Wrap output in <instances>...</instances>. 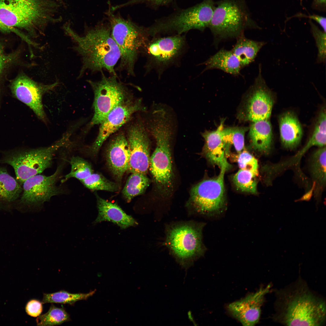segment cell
<instances>
[{
    "mask_svg": "<svg viewBox=\"0 0 326 326\" xmlns=\"http://www.w3.org/2000/svg\"><path fill=\"white\" fill-rule=\"evenodd\" d=\"M59 10L56 0H0V20L11 28L40 34L59 21Z\"/></svg>",
    "mask_w": 326,
    "mask_h": 326,
    "instance_id": "cell-2",
    "label": "cell"
},
{
    "mask_svg": "<svg viewBox=\"0 0 326 326\" xmlns=\"http://www.w3.org/2000/svg\"><path fill=\"white\" fill-rule=\"evenodd\" d=\"M248 130L246 127H229L223 129L222 135L227 149L229 146L233 145L237 152L239 153L244 148V137Z\"/></svg>",
    "mask_w": 326,
    "mask_h": 326,
    "instance_id": "cell-33",
    "label": "cell"
},
{
    "mask_svg": "<svg viewBox=\"0 0 326 326\" xmlns=\"http://www.w3.org/2000/svg\"><path fill=\"white\" fill-rule=\"evenodd\" d=\"M311 174L316 183V193L321 190L326 183V147H320L315 151L311 159Z\"/></svg>",
    "mask_w": 326,
    "mask_h": 326,
    "instance_id": "cell-27",
    "label": "cell"
},
{
    "mask_svg": "<svg viewBox=\"0 0 326 326\" xmlns=\"http://www.w3.org/2000/svg\"><path fill=\"white\" fill-rule=\"evenodd\" d=\"M209 27L217 42L228 38H238L248 28H259L251 19L242 0L218 2Z\"/></svg>",
    "mask_w": 326,
    "mask_h": 326,
    "instance_id": "cell-5",
    "label": "cell"
},
{
    "mask_svg": "<svg viewBox=\"0 0 326 326\" xmlns=\"http://www.w3.org/2000/svg\"><path fill=\"white\" fill-rule=\"evenodd\" d=\"M69 162L71 166V170L61 181L62 183L72 177L81 181L93 173L90 165L82 158L73 156L71 158Z\"/></svg>",
    "mask_w": 326,
    "mask_h": 326,
    "instance_id": "cell-34",
    "label": "cell"
},
{
    "mask_svg": "<svg viewBox=\"0 0 326 326\" xmlns=\"http://www.w3.org/2000/svg\"><path fill=\"white\" fill-rule=\"evenodd\" d=\"M150 180L146 174L132 173L128 178L122 190L123 196L127 202L142 194L149 186Z\"/></svg>",
    "mask_w": 326,
    "mask_h": 326,
    "instance_id": "cell-28",
    "label": "cell"
},
{
    "mask_svg": "<svg viewBox=\"0 0 326 326\" xmlns=\"http://www.w3.org/2000/svg\"><path fill=\"white\" fill-rule=\"evenodd\" d=\"M312 8L319 12H325L326 0H313L311 5Z\"/></svg>",
    "mask_w": 326,
    "mask_h": 326,
    "instance_id": "cell-41",
    "label": "cell"
},
{
    "mask_svg": "<svg viewBox=\"0 0 326 326\" xmlns=\"http://www.w3.org/2000/svg\"><path fill=\"white\" fill-rule=\"evenodd\" d=\"M6 58L0 49V75L5 68L6 63Z\"/></svg>",
    "mask_w": 326,
    "mask_h": 326,
    "instance_id": "cell-43",
    "label": "cell"
},
{
    "mask_svg": "<svg viewBox=\"0 0 326 326\" xmlns=\"http://www.w3.org/2000/svg\"><path fill=\"white\" fill-rule=\"evenodd\" d=\"M95 289L87 293H71L62 290L52 293H44L42 301L43 304L59 303L73 305L76 302L86 300L95 292Z\"/></svg>",
    "mask_w": 326,
    "mask_h": 326,
    "instance_id": "cell-29",
    "label": "cell"
},
{
    "mask_svg": "<svg viewBox=\"0 0 326 326\" xmlns=\"http://www.w3.org/2000/svg\"><path fill=\"white\" fill-rule=\"evenodd\" d=\"M216 177L204 180L193 186L190 202L194 210L201 214L213 215L222 212L225 205L224 178L228 168H220Z\"/></svg>",
    "mask_w": 326,
    "mask_h": 326,
    "instance_id": "cell-11",
    "label": "cell"
},
{
    "mask_svg": "<svg viewBox=\"0 0 326 326\" xmlns=\"http://www.w3.org/2000/svg\"><path fill=\"white\" fill-rule=\"evenodd\" d=\"M232 51L238 59L241 68L252 62L261 48L265 44L263 41H257L245 37L243 34L237 38Z\"/></svg>",
    "mask_w": 326,
    "mask_h": 326,
    "instance_id": "cell-25",
    "label": "cell"
},
{
    "mask_svg": "<svg viewBox=\"0 0 326 326\" xmlns=\"http://www.w3.org/2000/svg\"><path fill=\"white\" fill-rule=\"evenodd\" d=\"M204 71L217 69L234 75H239L241 68L240 62L231 50L222 49L203 63Z\"/></svg>",
    "mask_w": 326,
    "mask_h": 326,
    "instance_id": "cell-24",
    "label": "cell"
},
{
    "mask_svg": "<svg viewBox=\"0 0 326 326\" xmlns=\"http://www.w3.org/2000/svg\"><path fill=\"white\" fill-rule=\"evenodd\" d=\"M61 170L60 166L50 176L38 174L26 180L23 184L20 204L29 209L39 210L45 202L60 194L62 190L56 184Z\"/></svg>",
    "mask_w": 326,
    "mask_h": 326,
    "instance_id": "cell-13",
    "label": "cell"
},
{
    "mask_svg": "<svg viewBox=\"0 0 326 326\" xmlns=\"http://www.w3.org/2000/svg\"><path fill=\"white\" fill-rule=\"evenodd\" d=\"M308 22L311 26V31L315 40L318 53L317 62L325 63L326 58V32L320 30L311 19Z\"/></svg>",
    "mask_w": 326,
    "mask_h": 326,
    "instance_id": "cell-36",
    "label": "cell"
},
{
    "mask_svg": "<svg viewBox=\"0 0 326 326\" xmlns=\"http://www.w3.org/2000/svg\"><path fill=\"white\" fill-rule=\"evenodd\" d=\"M62 5L64 4L63 0H56Z\"/></svg>",
    "mask_w": 326,
    "mask_h": 326,
    "instance_id": "cell-44",
    "label": "cell"
},
{
    "mask_svg": "<svg viewBox=\"0 0 326 326\" xmlns=\"http://www.w3.org/2000/svg\"><path fill=\"white\" fill-rule=\"evenodd\" d=\"M186 45L185 39L181 35L149 38L141 52L147 58V70L155 69L161 73L181 56Z\"/></svg>",
    "mask_w": 326,
    "mask_h": 326,
    "instance_id": "cell-12",
    "label": "cell"
},
{
    "mask_svg": "<svg viewBox=\"0 0 326 326\" xmlns=\"http://www.w3.org/2000/svg\"><path fill=\"white\" fill-rule=\"evenodd\" d=\"M42 303L39 301L33 299L30 300L25 306V311L29 315L33 317H37L43 311Z\"/></svg>",
    "mask_w": 326,
    "mask_h": 326,
    "instance_id": "cell-39",
    "label": "cell"
},
{
    "mask_svg": "<svg viewBox=\"0 0 326 326\" xmlns=\"http://www.w3.org/2000/svg\"><path fill=\"white\" fill-rule=\"evenodd\" d=\"M270 286L261 287L256 292L231 303L228 306V310L243 325H255L259 321L264 296L269 292Z\"/></svg>",
    "mask_w": 326,
    "mask_h": 326,
    "instance_id": "cell-18",
    "label": "cell"
},
{
    "mask_svg": "<svg viewBox=\"0 0 326 326\" xmlns=\"http://www.w3.org/2000/svg\"><path fill=\"white\" fill-rule=\"evenodd\" d=\"M261 68L239 114L240 118L245 120L254 122L268 120L271 114L273 96L262 76Z\"/></svg>",
    "mask_w": 326,
    "mask_h": 326,
    "instance_id": "cell-14",
    "label": "cell"
},
{
    "mask_svg": "<svg viewBox=\"0 0 326 326\" xmlns=\"http://www.w3.org/2000/svg\"><path fill=\"white\" fill-rule=\"evenodd\" d=\"M0 30L5 32H13L21 36L22 33L18 30H14L9 28L4 25L0 20Z\"/></svg>",
    "mask_w": 326,
    "mask_h": 326,
    "instance_id": "cell-42",
    "label": "cell"
},
{
    "mask_svg": "<svg viewBox=\"0 0 326 326\" xmlns=\"http://www.w3.org/2000/svg\"><path fill=\"white\" fill-rule=\"evenodd\" d=\"M167 113L159 111L153 114L150 130L156 143L150 157L151 172L158 188L168 192L172 186V168L170 141L172 131Z\"/></svg>",
    "mask_w": 326,
    "mask_h": 326,
    "instance_id": "cell-3",
    "label": "cell"
},
{
    "mask_svg": "<svg viewBox=\"0 0 326 326\" xmlns=\"http://www.w3.org/2000/svg\"><path fill=\"white\" fill-rule=\"evenodd\" d=\"M145 109L140 101L126 100L114 107L100 124L97 136L91 147L92 152L97 153L108 137L125 123L133 113Z\"/></svg>",
    "mask_w": 326,
    "mask_h": 326,
    "instance_id": "cell-17",
    "label": "cell"
},
{
    "mask_svg": "<svg viewBox=\"0 0 326 326\" xmlns=\"http://www.w3.org/2000/svg\"><path fill=\"white\" fill-rule=\"evenodd\" d=\"M281 143L286 148L292 149L299 144L302 136V128L298 118L292 112H286L279 119Z\"/></svg>",
    "mask_w": 326,
    "mask_h": 326,
    "instance_id": "cell-22",
    "label": "cell"
},
{
    "mask_svg": "<svg viewBox=\"0 0 326 326\" xmlns=\"http://www.w3.org/2000/svg\"><path fill=\"white\" fill-rule=\"evenodd\" d=\"M101 72L99 80L88 81L94 95V113L91 126L100 124L111 110L125 100L127 93L126 87L119 80L117 75L107 77Z\"/></svg>",
    "mask_w": 326,
    "mask_h": 326,
    "instance_id": "cell-10",
    "label": "cell"
},
{
    "mask_svg": "<svg viewBox=\"0 0 326 326\" xmlns=\"http://www.w3.org/2000/svg\"><path fill=\"white\" fill-rule=\"evenodd\" d=\"M112 36L120 53L119 70L128 75H135V63L145 43L149 38L147 28L139 26L130 20L125 19L108 12Z\"/></svg>",
    "mask_w": 326,
    "mask_h": 326,
    "instance_id": "cell-4",
    "label": "cell"
},
{
    "mask_svg": "<svg viewBox=\"0 0 326 326\" xmlns=\"http://www.w3.org/2000/svg\"><path fill=\"white\" fill-rule=\"evenodd\" d=\"M326 119L325 109L323 108L318 116L311 136L304 150L312 146H318L320 147L325 146Z\"/></svg>",
    "mask_w": 326,
    "mask_h": 326,
    "instance_id": "cell-32",
    "label": "cell"
},
{
    "mask_svg": "<svg viewBox=\"0 0 326 326\" xmlns=\"http://www.w3.org/2000/svg\"><path fill=\"white\" fill-rule=\"evenodd\" d=\"M286 299L282 313L283 323L287 325H321L324 321L326 305L322 300L302 289Z\"/></svg>",
    "mask_w": 326,
    "mask_h": 326,
    "instance_id": "cell-8",
    "label": "cell"
},
{
    "mask_svg": "<svg viewBox=\"0 0 326 326\" xmlns=\"http://www.w3.org/2000/svg\"><path fill=\"white\" fill-rule=\"evenodd\" d=\"M174 0H130L123 4L112 6L110 9V11H114L122 7L134 4L145 3L152 5L158 6L166 5Z\"/></svg>",
    "mask_w": 326,
    "mask_h": 326,
    "instance_id": "cell-38",
    "label": "cell"
},
{
    "mask_svg": "<svg viewBox=\"0 0 326 326\" xmlns=\"http://www.w3.org/2000/svg\"><path fill=\"white\" fill-rule=\"evenodd\" d=\"M81 181L86 187L93 190L115 192L118 189V186L115 183L98 173H93Z\"/></svg>",
    "mask_w": 326,
    "mask_h": 326,
    "instance_id": "cell-35",
    "label": "cell"
},
{
    "mask_svg": "<svg viewBox=\"0 0 326 326\" xmlns=\"http://www.w3.org/2000/svg\"><path fill=\"white\" fill-rule=\"evenodd\" d=\"M204 224L186 222L174 225L167 233L166 244L181 264L189 266L202 256L205 248L202 241Z\"/></svg>",
    "mask_w": 326,
    "mask_h": 326,
    "instance_id": "cell-9",
    "label": "cell"
},
{
    "mask_svg": "<svg viewBox=\"0 0 326 326\" xmlns=\"http://www.w3.org/2000/svg\"><path fill=\"white\" fill-rule=\"evenodd\" d=\"M130 155L127 139L123 134H119L111 141L106 153L108 166L118 179H120L127 171Z\"/></svg>",
    "mask_w": 326,
    "mask_h": 326,
    "instance_id": "cell-19",
    "label": "cell"
},
{
    "mask_svg": "<svg viewBox=\"0 0 326 326\" xmlns=\"http://www.w3.org/2000/svg\"><path fill=\"white\" fill-rule=\"evenodd\" d=\"M238 154L237 161L240 169L251 171L258 175V165L256 158L246 150Z\"/></svg>",
    "mask_w": 326,
    "mask_h": 326,
    "instance_id": "cell-37",
    "label": "cell"
},
{
    "mask_svg": "<svg viewBox=\"0 0 326 326\" xmlns=\"http://www.w3.org/2000/svg\"><path fill=\"white\" fill-rule=\"evenodd\" d=\"M127 139L130 151L127 171L146 174L149 166L150 145L143 124L139 123L130 126Z\"/></svg>",
    "mask_w": 326,
    "mask_h": 326,
    "instance_id": "cell-16",
    "label": "cell"
},
{
    "mask_svg": "<svg viewBox=\"0 0 326 326\" xmlns=\"http://www.w3.org/2000/svg\"><path fill=\"white\" fill-rule=\"evenodd\" d=\"M299 18H307L309 19H313L315 21L322 27L324 30V31L326 32V20L325 17L315 14L312 15H309L308 16L302 13H298L297 14L293 16Z\"/></svg>",
    "mask_w": 326,
    "mask_h": 326,
    "instance_id": "cell-40",
    "label": "cell"
},
{
    "mask_svg": "<svg viewBox=\"0 0 326 326\" xmlns=\"http://www.w3.org/2000/svg\"><path fill=\"white\" fill-rule=\"evenodd\" d=\"M216 5L213 0H204L193 6L181 10L160 19L147 28L149 37L174 33L176 34L192 29L203 30L209 27Z\"/></svg>",
    "mask_w": 326,
    "mask_h": 326,
    "instance_id": "cell-7",
    "label": "cell"
},
{
    "mask_svg": "<svg viewBox=\"0 0 326 326\" xmlns=\"http://www.w3.org/2000/svg\"><path fill=\"white\" fill-rule=\"evenodd\" d=\"M69 137L66 133L55 143L47 147L5 152L0 159V163L11 166L14 170L16 179L23 184L27 179L50 167L55 152L66 145Z\"/></svg>",
    "mask_w": 326,
    "mask_h": 326,
    "instance_id": "cell-6",
    "label": "cell"
},
{
    "mask_svg": "<svg viewBox=\"0 0 326 326\" xmlns=\"http://www.w3.org/2000/svg\"><path fill=\"white\" fill-rule=\"evenodd\" d=\"M63 29L75 41V49L82 56L80 75L87 70L92 72L105 70L112 75H117L115 68L120 53L112 36L110 26L98 24L83 36L75 32L69 24L65 25Z\"/></svg>",
    "mask_w": 326,
    "mask_h": 326,
    "instance_id": "cell-1",
    "label": "cell"
},
{
    "mask_svg": "<svg viewBox=\"0 0 326 326\" xmlns=\"http://www.w3.org/2000/svg\"><path fill=\"white\" fill-rule=\"evenodd\" d=\"M58 82L45 85L21 75L12 82L11 90L13 96L28 106L40 119L44 120L45 114L42 102L44 94L53 89Z\"/></svg>",
    "mask_w": 326,
    "mask_h": 326,
    "instance_id": "cell-15",
    "label": "cell"
},
{
    "mask_svg": "<svg viewBox=\"0 0 326 326\" xmlns=\"http://www.w3.org/2000/svg\"><path fill=\"white\" fill-rule=\"evenodd\" d=\"M22 187L4 167L0 166V208L14 202L19 197Z\"/></svg>",
    "mask_w": 326,
    "mask_h": 326,
    "instance_id": "cell-26",
    "label": "cell"
},
{
    "mask_svg": "<svg viewBox=\"0 0 326 326\" xmlns=\"http://www.w3.org/2000/svg\"><path fill=\"white\" fill-rule=\"evenodd\" d=\"M96 196L98 214L94 223L108 221L117 224L122 229L137 224L133 218L127 214L116 203L110 202L97 195Z\"/></svg>",
    "mask_w": 326,
    "mask_h": 326,
    "instance_id": "cell-21",
    "label": "cell"
},
{
    "mask_svg": "<svg viewBox=\"0 0 326 326\" xmlns=\"http://www.w3.org/2000/svg\"><path fill=\"white\" fill-rule=\"evenodd\" d=\"M223 124L224 120H222L215 130L206 131L202 133L205 140L203 152L211 164L218 166L220 168L225 167L229 169L230 165L225 157L228 150L222 135Z\"/></svg>",
    "mask_w": 326,
    "mask_h": 326,
    "instance_id": "cell-20",
    "label": "cell"
},
{
    "mask_svg": "<svg viewBox=\"0 0 326 326\" xmlns=\"http://www.w3.org/2000/svg\"><path fill=\"white\" fill-rule=\"evenodd\" d=\"M249 136L251 146L254 150L265 154L269 153L273 133L269 119L253 122L250 128Z\"/></svg>",
    "mask_w": 326,
    "mask_h": 326,
    "instance_id": "cell-23",
    "label": "cell"
},
{
    "mask_svg": "<svg viewBox=\"0 0 326 326\" xmlns=\"http://www.w3.org/2000/svg\"><path fill=\"white\" fill-rule=\"evenodd\" d=\"M257 175L251 171L240 169L234 175L233 181L236 187L239 190L256 194L257 193L256 177Z\"/></svg>",
    "mask_w": 326,
    "mask_h": 326,
    "instance_id": "cell-31",
    "label": "cell"
},
{
    "mask_svg": "<svg viewBox=\"0 0 326 326\" xmlns=\"http://www.w3.org/2000/svg\"><path fill=\"white\" fill-rule=\"evenodd\" d=\"M70 320L69 315L63 308L52 304L46 313L38 316L36 322L38 326H54Z\"/></svg>",
    "mask_w": 326,
    "mask_h": 326,
    "instance_id": "cell-30",
    "label": "cell"
}]
</instances>
